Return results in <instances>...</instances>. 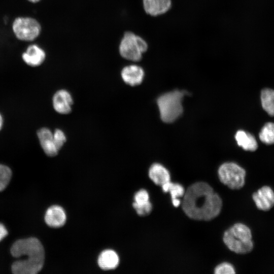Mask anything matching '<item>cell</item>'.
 Instances as JSON below:
<instances>
[{
    "label": "cell",
    "mask_w": 274,
    "mask_h": 274,
    "mask_svg": "<svg viewBox=\"0 0 274 274\" xmlns=\"http://www.w3.org/2000/svg\"><path fill=\"white\" fill-rule=\"evenodd\" d=\"M138 215L140 216H146L149 214L152 209L151 203H148L142 206H133Z\"/></svg>",
    "instance_id": "25"
},
{
    "label": "cell",
    "mask_w": 274,
    "mask_h": 274,
    "mask_svg": "<svg viewBox=\"0 0 274 274\" xmlns=\"http://www.w3.org/2000/svg\"><path fill=\"white\" fill-rule=\"evenodd\" d=\"M119 259L113 250H106L102 252L98 259L99 266L104 270L115 269L118 265Z\"/></svg>",
    "instance_id": "16"
},
{
    "label": "cell",
    "mask_w": 274,
    "mask_h": 274,
    "mask_svg": "<svg viewBox=\"0 0 274 274\" xmlns=\"http://www.w3.org/2000/svg\"><path fill=\"white\" fill-rule=\"evenodd\" d=\"M148 44L141 37L132 32L124 33L119 44V51L124 59L134 62L142 59L143 54L148 49Z\"/></svg>",
    "instance_id": "5"
},
{
    "label": "cell",
    "mask_w": 274,
    "mask_h": 274,
    "mask_svg": "<svg viewBox=\"0 0 274 274\" xmlns=\"http://www.w3.org/2000/svg\"><path fill=\"white\" fill-rule=\"evenodd\" d=\"M8 234V231L5 226L0 223V241Z\"/></svg>",
    "instance_id": "26"
},
{
    "label": "cell",
    "mask_w": 274,
    "mask_h": 274,
    "mask_svg": "<svg viewBox=\"0 0 274 274\" xmlns=\"http://www.w3.org/2000/svg\"><path fill=\"white\" fill-rule=\"evenodd\" d=\"M250 229L246 225L237 223L227 229L223 240L227 248L237 254H246L253 248Z\"/></svg>",
    "instance_id": "3"
},
{
    "label": "cell",
    "mask_w": 274,
    "mask_h": 274,
    "mask_svg": "<svg viewBox=\"0 0 274 274\" xmlns=\"http://www.w3.org/2000/svg\"><path fill=\"white\" fill-rule=\"evenodd\" d=\"M22 59L28 65L37 66L45 60L46 54L44 51L37 45H31L22 54Z\"/></svg>",
    "instance_id": "13"
},
{
    "label": "cell",
    "mask_w": 274,
    "mask_h": 274,
    "mask_svg": "<svg viewBox=\"0 0 274 274\" xmlns=\"http://www.w3.org/2000/svg\"><path fill=\"white\" fill-rule=\"evenodd\" d=\"M2 125H3V118L1 115L0 114V130L2 127Z\"/></svg>",
    "instance_id": "27"
},
{
    "label": "cell",
    "mask_w": 274,
    "mask_h": 274,
    "mask_svg": "<svg viewBox=\"0 0 274 274\" xmlns=\"http://www.w3.org/2000/svg\"><path fill=\"white\" fill-rule=\"evenodd\" d=\"M45 220L46 224L50 227H59L65 224L66 214L61 207L53 206L47 210Z\"/></svg>",
    "instance_id": "14"
},
{
    "label": "cell",
    "mask_w": 274,
    "mask_h": 274,
    "mask_svg": "<svg viewBox=\"0 0 274 274\" xmlns=\"http://www.w3.org/2000/svg\"><path fill=\"white\" fill-rule=\"evenodd\" d=\"M148 174L150 179L156 185L160 186L170 180V176L168 170L158 163H155L150 166Z\"/></svg>",
    "instance_id": "15"
},
{
    "label": "cell",
    "mask_w": 274,
    "mask_h": 274,
    "mask_svg": "<svg viewBox=\"0 0 274 274\" xmlns=\"http://www.w3.org/2000/svg\"><path fill=\"white\" fill-rule=\"evenodd\" d=\"M52 101L53 108L57 113L67 114L71 112L73 100L68 91L65 89L58 90L54 94Z\"/></svg>",
    "instance_id": "9"
},
{
    "label": "cell",
    "mask_w": 274,
    "mask_h": 274,
    "mask_svg": "<svg viewBox=\"0 0 274 274\" xmlns=\"http://www.w3.org/2000/svg\"><path fill=\"white\" fill-rule=\"evenodd\" d=\"M164 192H169L172 201L183 197L185 190L182 185L179 183H173L170 181L161 186Z\"/></svg>",
    "instance_id": "19"
},
{
    "label": "cell",
    "mask_w": 274,
    "mask_h": 274,
    "mask_svg": "<svg viewBox=\"0 0 274 274\" xmlns=\"http://www.w3.org/2000/svg\"><path fill=\"white\" fill-rule=\"evenodd\" d=\"M28 1L31 3H37L39 2L40 0H28Z\"/></svg>",
    "instance_id": "28"
},
{
    "label": "cell",
    "mask_w": 274,
    "mask_h": 274,
    "mask_svg": "<svg viewBox=\"0 0 274 274\" xmlns=\"http://www.w3.org/2000/svg\"><path fill=\"white\" fill-rule=\"evenodd\" d=\"M13 257L22 256L24 259L14 262L12 265V271L15 274H36L42 268L45 259V252L41 242L36 238L30 237L19 239L11 248Z\"/></svg>",
    "instance_id": "2"
},
{
    "label": "cell",
    "mask_w": 274,
    "mask_h": 274,
    "mask_svg": "<svg viewBox=\"0 0 274 274\" xmlns=\"http://www.w3.org/2000/svg\"><path fill=\"white\" fill-rule=\"evenodd\" d=\"M145 75L143 69L135 64H131L124 67L121 72L122 79L125 83L131 86L140 84Z\"/></svg>",
    "instance_id": "10"
},
{
    "label": "cell",
    "mask_w": 274,
    "mask_h": 274,
    "mask_svg": "<svg viewBox=\"0 0 274 274\" xmlns=\"http://www.w3.org/2000/svg\"><path fill=\"white\" fill-rule=\"evenodd\" d=\"M259 136L263 143L274 144V123L272 122L266 123L262 128Z\"/></svg>",
    "instance_id": "20"
},
{
    "label": "cell",
    "mask_w": 274,
    "mask_h": 274,
    "mask_svg": "<svg viewBox=\"0 0 274 274\" xmlns=\"http://www.w3.org/2000/svg\"><path fill=\"white\" fill-rule=\"evenodd\" d=\"M133 206L145 204L150 202L149 193L146 190L141 189L135 194Z\"/></svg>",
    "instance_id": "22"
},
{
    "label": "cell",
    "mask_w": 274,
    "mask_h": 274,
    "mask_svg": "<svg viewBox=\"0 0 274 274\" xmlns=\"http://www.w3.org/2000/svg\"><path fill=\"white\" fill-rule=\"evenodd\" d=\"M187 92L184 91L175 90L160 96L157 104L161 120L166 123L175 121L183 112L182 100Z\"/></svg>",
    "instance_id": "4"
},
{
    "label": "cell",
    "mask_w": 274,
    "mask_h": 274,
    "mask_svg": "<svg viewBox=\"0 0 274 274\" xmlns=\"http://www.w3.org/2000/svg\"><path fill=\"white\" fill-rule=\"evenodd\" d=\"M182 207L190 218L209 221L220 214L222 201L211 186L206 182H198L191 185L185 191Z\"/></svg>",
    "instance_id": "1"
},
{
    "label": "cell",
    "mask_w": 274,
    "mask_h": 274,
    "mask_svg": "<svg viewBox=\"0 0 274 274\" xmlns=\"http://www.w3.org/2000/svg\"><path fill=\"white\" fill-rule=\"evenodd\" d=\"M15 36L24 41H31L39 36L41 27L36 19L30 17H18L15 19L12 25Z\"/></svg>",
    "instance_id": "7"
},
{
    "label": "cell",
    "mask_w": 274,
    "mask_h": 274,
    "mask_svg": "<svg viewBox=\"0 0 274 274\" xmlns=\"http://www.w3.org/2000/svg\"><path fill=\"white\" fill-rule=\"evenodd\" d=\"M252 198L258 209L269 210L274 206V192L269 186H264L252 195Z\"/></svg>",
    "instance_id": "8"
},
{
    "label": "cell",
    "mask_w": 274,
    "mask_h": 274,
    "mask_svg": "<svg viewBox=\"0 0 274 274\" xmlns=\"http://www.w3.org/2000/svg\"><path fill=\"white\" fill-rule=\"evenodd\" d=\"M12 176V172L8 166L0 164V191L8 185Z\"/></svg>",
    "instance_id": "21"
},
{
    "label": "cell",
    "mask_w": 274,
    "mask_h": 274,
    "mask_svg": "<svg viewBox=\"0 0 274 274\" xmlns=\"http://www.w3.org/2000/svg\"><path fill=\"white\" fill-rule=\"evenodd\" d=\"M37 135L44 152L49 156L56 155L59 150L54 143L53 132L49 128H42L38 131Z\"/></svg>",
    "instance_id": "11"
},
{
    "label": "cell",
    "mask_w": 274,
    "mask_h": 274,
    "mask_svg": "<svg viewBox=\"0 0 274 274\" xmlns=\"http://www.w3.org/2000/svg\"><path fill=\"white\" fill-rule=\"evenodd\" d=\"M261 101L263 109L271 116H274V90L265 88L261 92Z\"/></svg>",
    "instance_id": "18"
},
{
    "label": "cell",
    "mask_w": 274,
    "mask_h": 274,
    "mask_svg": "<svg viewBox=\"0 0 274 274\" xmlns=\"http://www.w3.org/2000/svg\"><path fill=\"white\" fill-rule=\"evenodd\" d=\"M216 274H233L235 273L232 265L228 262H223L218 265L215 268Z\"/></svg>",
    "instance_id": "23"
},
{
    "label": "cell",
    "mask_w": 274,
    "mask_h": 274,
    "mask_svg": "<svg viewBox=\"0 0 274 274\" xmlns=\"http://www.w3.org/2000/svg\"><path fill=\"white\" fill-rule=\"evenodd\" d=\"M53 140L57 148L59 150L66 141L64 132L59 129H56L53 132Z\"/></svg>",
    "instance_id": "24"
},
{
    "label": "cell",
    "mask_w": 274,
    "mask_h": 274,
    "mask_svg": "<svg viewBox=\"0 0 274 274\" xmlns=\"http://www.w3.org/2000/svg\"><path fill=\"white\" fill-rule=\"evenodd\" d=\"M218 173L220 181L231 189H239L245 184L246 171L235 163L222 164Z\"/></svg>",
    "instance_id": "6"
},
{
    "label": "cell",
    "mask_w": 274,
    "mask_h": 274,
    "mask_svg": "<svg viewBox=\"0 0 274 274\" xmlns=\"http://www.w3.org/2000/svg\"><path fill=\"white\" fill-rule=\"evenodd\" d=\"M235 138L238 146L247 151H255L258 147L257 143L251 133L239 130L235 134Z\"/></svg>",
    "instance_id": "17"
},
{
    "label": "cell",
    "mask_w": 274,
    "mask_h": 274,
    "mask_svg": "<svg viewBox=\"0 0 274 274\" xmlns=\"http://www.w3.org/2000/svg\"><path fill=\"white\" fill-rule=\"evenodd\" d=\"M145 12L152 16L166 13L171 8V0H143Z\"/></svg>",
    "instance_id": "12"
}]
</instances>
